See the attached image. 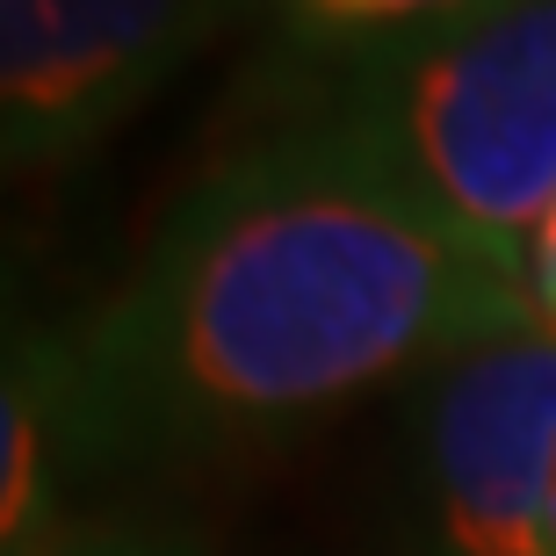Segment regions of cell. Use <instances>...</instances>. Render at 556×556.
<instances>
[{"label":"cell","mask_w":556,"mask_h":556,"mask_svg":"<svg viewBox=\"0 0 556 556\" xmlns=\"http://www.w3.org/2000/svg\"><path fill=\"white\" fill-rule=\"evenodd\" d=\"M528 318V289L354 144L261 124L188 181L138 268L59 326L73 470L268 448Z\"/></svg>","instance_id":"6da1fadb"},{"label":"cell","mask_w":556,"mask_h":556,"mask_svg":"<svg viewBox=\"0 0 556 556\" xmlns=\"http://www.w3.org/2000/svg\"><path fill=\"white\" fill-rule=\"evenodd\" d=\"M261 124L354 144L520 282L556 203V0H477L362 59L275 73Z\"/></svg>","instance_id":"7a4b0ae2"},{"label":"cell","mask_w":556,"mask_h":556,"mask_svg":"<svg viewBox=\"0 0 556 556\" xmlns=\"http://www.w3.org/2000/svg\"><path fill=\"white\" fill-rule=\"evenodd\" d=\"M427 556H556V332H492L419 376Z\"/></svg>","instance_id":"3957f363"},{"label":"cell","mask_w":556,"mask_h":556,"mask_svg":"<svg viewBox=\"0 0 556 556\" xmlns=\"http://www.w3.org/2000/svg\"><path fill=\"white\" fill-rule=\"evenodd\" d=\"M253 0H0V152L65 166L138 116Z\"/></svg>","instance_id":"277c9868"},{"label":"cell","mask_w":556,"mask_h":556,"mask_svg":"<svg viewBox=\"0 0 556 556\" xmlns=\"http://www.w3.org/2000/svg\"><path fill=\"white\" fill-rule=\"evenodd\" d=\"M73 419H65L59 326H29L8 340V391H0V556H29L73 506Z\"/></svg>","instance_id":"5b68a950"},{"label":"cell","mask_w":556,"mask_h":556,"mask_svg":"<svg viewBox=\"0 0 556 556\" xmlns=\"http://www.w3.org/2000/svg\"><path fill=\"white\" fill-rule=\"evenodd\" d=\"M463 8H477V0H253V22L275 43V73H296V65L362 59L376 43L433 29Z\"/></svg>","instance_id":"8992f818"},{"label":"cell","mask_w":556,"mask_h":556,"mask_svg":"<svg viewBox=\"0 0 556 556\" xmlns=\"http://www.w3.org/2000/svg\"><path fill=\"white\" fill-rule=\"evenodd\" d=\"M29 556H210V542L166 514H65Z\"/></svg>","instance_id":"52a82bcc"},{"label":"cell","mask_w":556,"mask_h":556,"mask_svg":"<svg viewBox=\"0 0 556 556\" xmlns=\"http://www.w3.org/2000/svg\"><path fill=\"white\" fill-rule=\"evenodd\" d=\"M520 289H528V304H535V318L556 332V203H549V217L535 225L528 253H520Z\"/></svg>","instance_id":"ba28073f"}]
</instances>
